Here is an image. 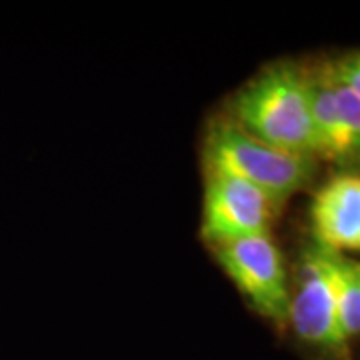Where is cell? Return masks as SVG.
Masks as SVG:
<instances>
[{"mask_svg": "<svg viewBox=\"0 0 360 360\" xmlns=\"http://www.w3.org/2000/svg\"><path fill=\"white\" fill-rule=\"evenodd\" d=\"M330 70L342 84H347L348 89L352 90L354 94L360 96V52L342 56L335 63H328Z\"/></svg>", "mask_w": 360, "mask_h": 360, "instance_id": "obj_10", "label": "cell"}, {"mask_svg": "<svg viewBox=\"0 0 360 360\" xmlns=\"http://www.w3.org/2000/svg\"><path fill=\"white\" fill-rule=\"evenodd\" d=\"M220 269L260 316L278 326L288 322L290 286L278 246L270 234L248 236L212 246Z\"/></svg>", "mask_w": 360, "mask_h": 360, "instance_id": "obj_4", "label": "cell"}, {"mask_svg": "<svg viewBox=\"0 0 360 360\" xmlns=\"http://www.w3.org/2000/svg\"><path fill=\"white\" fill-rule=\"evenodd\" d=\"M330 77H333V86H335L336 106H338L340 120L347 134L348 167H360V96L348 89L347 84H342L333 75V70H330Z\"/></svg>", "mask_w": 360, "mask_h": 360, "instance_id": "obj_9", "label": "cell"}, {"mask_svg": "<svg viewBox=\"0 0 360 360\" xmlns=\"http://www.w3.org/2000/svg\"><path fill=\"white\" fill-rule=\"evenodd\" d=\"M278 206L257 186L226 172L206 168L200 234L208 246H219L258 234H270Z\"/></svg>", "mask_w": 360, "mask_h": 360, "instance_id": "obj_5", "label": "cell"}, {"mask_svg": "<svg viewBox=\"0 0 360 360\" xmlns=\"http://www.w3.org/2000/svg\"><path fill=\"white\" fill-rule=\"evenodd\" d=\"M205 168L226 172L257 186L281 206L316 172L314 156L295 155L258 141L229 118L214 120L205 139Z\"/></svg>", "mask_w": 360, "mask_h": 360, "instance_id": "obj_2", "label": "cell"}, {"mask_svg": "<svg viewBox=\"0 0 360 360\" xmlns=\"http://www.w3.org/2000/svg\"><path fill=\"white\" fill-rule=\"evenodd\" d=\"M338 322L340 330L350 338L360 336V260L342 257L338 276Z\"/></svg>", "mask_w": 360, "mask_h": 360, "instance_id": "obj_8", "label": "cell"}, {"mask_svg": "<svg viewBox=\"0 0 360 360\" xmlns=\"http://www.w3.org/2000/svg\"><path fill=\"white\" fill-rule=\"evenodd\" d=\"M309 70L310 116L314 132V156L348 167V142L340 112L336 106L335 86L328 63Z\"/></svg>", "mask_w": 360, "mask_h": 360, "instance_id": "obj_7", "label": "cell"}, {"mask_svg": "<svg viewBox=\"0 0 360 360\" xmlns=\"http://www.w3.org/2000/svg\"><path fill=\"white\" fill-rule=\"evenodd\" d=\"M229 120L274 148L314 156L309 70L288 60L262 68L232 96Z\"/></svg>", "mask_w": 360, "mask_h": 360, "instance_id": "obj_1", "label": "cell"}, {"mask_svg": "<svg viewBox=\"0 0 360 360\" xmlns=\"http://www.w3.org/2000/svg\"><path fill=\"white\" fill-rule=\"evenodd\" d=\"M314 243L333 252H360V176L338 174L322 184L310 205Z\"/></svg>", "mask_w": 360, "mask_h": 360, "instance_id": "obj_6", "label": "cell"}, {"mask_svg": "<svg viewBox=\"0 0 360 360\" xmlns=\"http://www.w3.org/2000/svg\"><path fill=\"white\" fill-rule=\"evenodd\" d=\"M345 255L333 252L312 240L302 250L290 292L288 322L300 340L333 356H345L348 340L338 322V276Z\"/></svg>", "mask_w": 360, "mask_h": 360, "instance_id": "obj_3", "label": "cell"}]
</instances>
